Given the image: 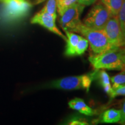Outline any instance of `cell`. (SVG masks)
I'll list each match as a JSON object with an SVG mask.
<instances>
[{
	"mask_svg": "<svg viewBox=\"0 0 125 125\" xmlns=\"http://www.w3.org/2000/svg\"><path fill=\"white\" fill-rule=\"evenodd\" d=\"M89 60L96 70L121 71L125 68V51L119 48L92 54L89 57Z\"/></svg>",
	"mask_w": 125,
	"mask_h": 125,
	"instance_id": "cell-1",
	"label": "cell"
},
{
	"mask_svg": "<svg viewBox=\"0 0 125 125\" xmlns=\"http://www.w3.org/2000/svg\"><path fill=\"white\" fill-rule=\"evenodd\" d=\"M78 33L88 41L90 49L94 54H99L111 50L119 49L110 43L103 31L92 29L82 23Z\"/></svg>",
	"mask_w": 125,
	"mask_h": 125,
	"instance_id": "cell-2",
	"label": "cell"
},
{
	"mask_svg": "<svg viewBox=\"0 0 125 125\" xmlns=\"http://www.w3.org/2000/svg\"><path fill=\"white\" fill-rule=\"evenodd\" d=\"M95 78V71L87 74L60 78L50 83L48 87L64 90H85L89 92L92 82Z\"/></svg>",
	"mask_w": 125,
	"mask_h": 125,
	"instance_id": "cell-3",
	"label": "cell"
},
{
	"mask_svg": "<svg viewBox=\"0 0 125 125\" xmlns=\"http://www.w3.org/2000/svg\"><path fill=\"white\" fill-rule=\"evenodd\" d=\"M85 6L77 2L59 15V23L64 31L78 33V30L82 23L80 20V16Z\"/></svg>",
	"mask_w": 125,
	"mask_h": 125,
	"instance_id": "cell-4",
	"label": "cell"
},
{
	"mask_svg": "<svg viewBox=\"0 0 125 125\" xmlns=\"http://www.w3.org/2000/svg\"><path fill=\"white\" fill-rule=\"evenodd\" d=\"M112 17L109 10L100 2L95 4L84 18L83 23L87 27L101 30Z\"/></svg>",
	"mask_w": 125,
	"mask_h": 125,
	"instance_id": "cell-5",
	"label": "cell"
},
{
	"mask_svg": "<svg viewBox=\"0 0 125 125\" xmlns=\"http://www.w3.org/2000/svg\"><path fill=\"white\" fill-rule=\"evenodd\" d=\"M4 4L2 16L5 19L13 20L27 15L32 7L27 0H7Z\"/></svg>",
	"mask_w": 125,
	"mask_h": 125,
	"instance_id": "cell-6",
	"label": "cell"
},
{
	"mask_svg": "<svg viewBox=\"0 0 125 125\" xmlns=\"http://www.w3.org/2000/svg\"><path fill=\"white\" fill-rule=\"evenodd\" d=\"M102 30L111 43L117 48L125 45V38L123 35L117 16H112L108 20Z\"/></svg>",
	"mask_w": 125,
	"mask_h": 125,
	"instance_id": "cell-7",
	"label": "cell"
},
{
	"mask_svg": "<svg viewBox=\"0 0 125 125\" xmlns=\"http://www.w3.org/2000/svg\"><path fill=\"white\" fill-rule=\"evenodd\" d=\"M57 18L45 12H38L31 18L30 22L32 24H39L45 27L49 31L59 36L60 38L66 41L67 37L62 33L56 24Z\"/></svg>",
	"mask_w": 125,
	"mask_h": 125,
	"instance_id": "cell-8",
	"label": "cell"
},
{
	"mask_svg": "<svg viewBox=\"0 0 125 125\" xmlns=\"http://www.w3.org/2000/svg\"><path fill=\"white\" fill-rule=\"evenodd\" d=\"M66 34L67 45L65 49V55L68 57L75 56V49L81 36L71 31H65Z\"/></svg>",
	"mask_w": 125,
	"mask_h": 125,
	"instance_id": "cell-9",
	"label": "cell"
},
{
	"mask_svg": "<svg viewBox=\"0 0 125 125\" xmlns=\"http://www.w3.org/2000/svg\"><path fill=\"white\" fill-rule=\"evenodd\" d=\"M68 106L70 108L77 111L87 116H93L95 114L94 111L87 105L82 98L76 97L71 100L68 102Z\"/></svg>",
	"mask_w": 125,
	"mask_h": 125,
	"instance_id": "cell-10",
	"label": "cell"
},
{
	"mask_svg": "<svg viewBox=\"0 0 125 125\" xmlns=\"http://www.w3.org/2000/svg\"><path fill=\"white\" fill-rule=\"evenodd\" d=\"M97 78L104 91L110 96L112 92V88L110 78L107 72L104 70H96L95 71V78Z\"/></svg>",
	"mask_w": 125,
	"mask_h": 125,
	"instance_id": "cell-11",
	"label": "cell"
},
{
	"mask_svg": "<svg viewBox=\"0 0 125 125\" xmlns=\"http://www.w3.org/2000/svg\"><path fill=\"white\" fill-rule=\"evenodd\" d=\"M121 119V110L109 109L103 112L101 122L105 123H114L119 122Z\"/></svg>",
	"mask_w": 125,
	"mask_h": 125,
	"instance_id": "cell-12",
	"label": "cell"
},
{
	"mask_svg": "<svg viewBox=\"0 0 125 125\" xmlns=\"http://www.w3.org/2000/svg\"><path fill=\"white\" fill-rule=\"evenodd\" d=\"M124 0H100V2L107 8L112 16H117Z\"/></svg>",
	"mask_w": 125,
	"mask_h": 125,
	"instance_id": "cell-13",
	"label": "cell"
},
{
	"mask_svg": "<svg viewBox=\"0 0 125 125\" xmlns=\"http://www.w3.org/2000/svg\"><path fill=\"white\" fill-rule=\"evenodd\" d=\"M121 71V73L110 78L112 90L125 85V68Z\"/></svg>",
	"mask_w": 125,
	"mask_h": 125,
	"instance_id": "cell-14",
	"label": "cell"
},
{
	"mask_svg": "<svg viewBox=\"0 0 125 125\" xmlns=\"http://www.w3.org/2000/svg\"><path fill=\"white\" fill-rule=\"evenodd\" d=\"M40 11L50 14L57 18V0H48L44 7Z\"/></svg>",
	"mask_w": 125,
	"mask_h": 125,
	"instance_id": "cell-15",
	"label": "cell"
},
{
	"mask_svg": "<svg viewBox=\"0 0 125 125\" xmlns=\"http://www.w3.org/2000/svg\"><path fill=\"white\" fill-rule=\"evenodd\" d=\"M57 12L60 15L68 8L78 2V0H57Z\"/></svg>",
	"mask_w": 125,
	"mask_h": 125,
	"instance_id": "cell-16",
	"label": "cell"
},
{
	"mask_svg": "<svg viewBox=\"0 0 125 125\" xmlns=\"http://www.w3.org/2000/svg\"><path fill=\"white\" fill-rule=\"evenodd\" d=\"M88 41L85 37L81 36L76 47L75 56H80L83 54L88 48Z\"/></svg>",
	"mask_w": 125,
	"mask_h": 125,
	"instance_id": "cell-17",
	"label": "cell"
},
{
	"mask_svg": "<svg viewBox=\"0 0 125 125\" xmlns=\"http://www.w3.org/2000/svg\"><path fill=\"white\" fill-rule=\"evenodd\" d=\"M117 17H118L120 26H121L122 32L125 38V0L123 1L122 6L119 12Z\"/></svg>",
	"mask_w": 125,
	"mask_h": 125,
	"instance_id": "cell-18",
	"label": "cell"
},
{
	"mask_svg": "<svg viewBox=\"0 0 125 125\" xmlns=\"http://www.w3.org/2000/svg\"><path fill=\"white\" fill-rule=\"evenodd\" d=\"M120 96H125V85L112 90V94L110 97L111 98H113Z\"/></svg>",
	"mask_w": 125,
	"mask_h": 125,
	"instance_id": "cell-19",
	"label": "cell"
},
{
	"mask_svg": "<svg viewBox=\"0 0 125 125\" xmlns=\"http://www.w3.org/2000/svg\"><path fill=\"white\" fill-rule=\"evenodd\" d=\"M68 125H86L89 123L86 121H84L82 119L80 118H74L69 122Z\"/></svg>",
	"mask_w": 125,
	"mask_h": 125,
	"instance_id": "cell-20",
	"label": "cell"
},
{
	"mask_svg": "<svg viewBox=\"0 0 125 125\" xmlns=\"http://www.w3.org/2000/svg\"><path fill=\"white\" fill-rule=\"evenodd\" d=\"M121 119L119 123L122 125H125V98L122 103L121 107Z\"/></svg>",
	"mask_w": 125,
	"mask_h": 125,
	"instance_id": "cell-21",
	"label": "cell"
},
{
	"mask_svg": "<svg viewBox=\"0 0 125 125\" xmlns=\"http://www.w3.org/2000/svg\"><path fill=\"white\" fill-rule=\"evenodd\" d=\"M97 0H78V3L83 6H89L94 4Z\"/></svg>",
	"mask_w": 125,
	"mask_h": 125,
	"instance_id": "cell-22",
	"label": "cell"
},
{
	"mask_svg": "<svg viewBox=\"0 0 125 125\" xmlns=\"http://www.w3.org/2000/svg\"><path fill=\"white\" fill-rule=\"evenodd\" d=\"M46 0H27L28 2H29L30 4L32 5H37L40 4L41 3L44 2Z\"/></svg>",
	"mask_w": 125,
	"mask_h": 125,
	"instance_id": "cell-23",
	"label": "cell"
},
{
	"mask_svg": "<svg viewBox=\"0 0 125 125\" xmlns=\"http://www.w3.org/2000/svg\"><path fill=\"white\" fill-rule=\"evenodd\" d=\"M7 1V0H0V2H2V4H4V3L5 2Z\"/></svg>",
	"mask_w": 125,
	"mask_h": 125,
	"instance_id": "cell-24",
	"label": "cell"
},
{
	"mask_svg": "<svg viewBox=\"0 0 125 125\" xmlns=\"http://www.w3.org/2000/svg\"><path fill=\"white\" fill-rule=\"evenodd\" d=\"M122 48V49L123 50H124V51H125V45L124 46H123L122 48Z\"/></svg>",
	"mask_w": 125,
	"mask_h": 125,
	"instance_id": "cell-25",
	"label": "cell"
}]
</instances>
